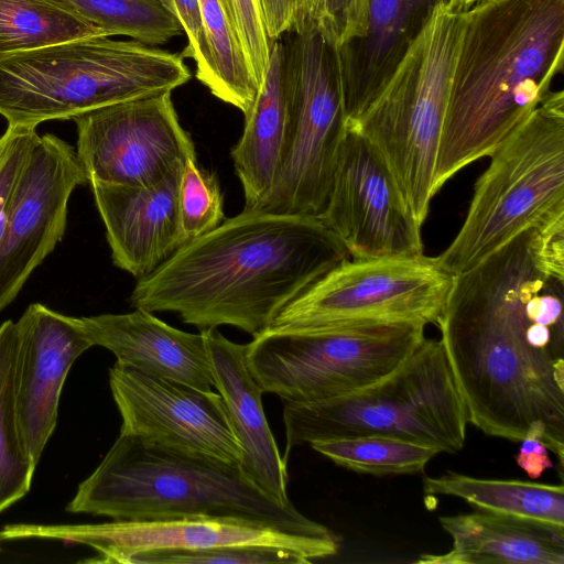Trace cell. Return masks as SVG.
Returning <instances> with one entry per match:
<instances>
[{
    "instance_id": "cell-1",
    "label": "cell",
    "mask_w": 564,
    "mask_h": 564,
    "mask_svg": "<svg viewBox=\"0 0 564 564\" xmlns=\"http://www.w3.org/2000/svg\"><path fill=\"white\" fill-rule=\"evenodd\" d=\"M564 231H522L453 276L436 325L468 423L564 459Z\"/></svg>"
},
{
    "instance_id": "cell-2",
    "label": "cell",
    "mask_w": 564,
    "mask_h": 564,
    "mask_svg": "<svg viewBox=\"0 0 564 564\" xmlns=\"http://www.w3.org/2000/svg\"><path fill=\"white\" fill-rule=\"evenodd\" d=\"M348 258L316 216L243 209L138 280L129 302L175 313L200 330L229 325L254 338Z\"/></svg>"
},
{
    "instance_id": "cell-3",
    "label": "cell",
    "mask_w": 564,
    "mask_h": 564,
    "mask_svg": "<svg viewBox=\"0 0 564 564\" xmlns=\"http://www.w3.org/2000/svg\"><path fill=\"white\" fill-rule=\"evenodd\" d=\"M462 14L433 195L488 158L543 101L564 64V0H482Z\"/></svg>"
},
{
    "instance_id": "cell-4",
    "label": "cell",
    "mask_w": 564,
    "mask_h": 564,
    "mask_svg": "<svg viewBox=\"0 0 564 564\" xmlns=\"http://www.w3.org/2000/svg\"><path fill=\"white\" fill-rule=\"evenodd\" d=\"M112 520L230 518L316 536L336 534L262 490L241 464L120 433L66 507Z\"/></svg>"
},
{
    "instance_id": "cell-5",
    "label": "cell",
    "mask_w": 564,
    "mask_h": 564,
    "mask_svg": "<svg viewBox=\"0 0 564 564\" xmlns=\"http://www.w3.org/2000/svg\"><path fill=\"white\" fill-rule=\"evenodd\" d=\"M181 54L94 35L0 59V115L36 129L50 120L172 93L191 78Z\"/></svg>"
},
{
    "instance_id": "cell-6",
    "label": "cell",
    "mask_w": 564,
    "mask_h": 564,
    "mask_svg": "<svg viewBox=\"0 0 564 564\" xmlns=\"http://www.w3.org/2000/svg\"><path fill=\"white\" fill-rule=\"evenodd\" d=\"M288 449L361 435L400 438L457 453L466 440L467 411L441 339L424 338L389 375L346 395L283 403Z\"/></svg>"
},
{
    "instance_id": "cell-7",
    "label": "cell",
    "mask_w": 564,
    "mask_h": 564,
    "mask_svg": "<svg viewBox=\"0 0 564 564\" xmlns=\"http://www.w3.org/2000/svg\"><path fill=\"white\" fill-rule=\"evenodd\" d=\"M488 158L460 229L435 257L453 275L522 231L564 216V91L551 90Z\"/></svg>"
},
{
    "instance_id": "cell-8",
    "label": "cell",
    "mask_w": 564,
    "mask_h": 564,
    "mask_svg": "<svg viewBox=\"0 0 564 564\" xmlns=\"http://www.w3.org/2000/svg\"><path fill=\"white\" fill-rule=\"evenodd\" d=\"M463 26L462 11L438 6L384 88L348 129L379 153L408 207L427 217L442 127Z\"/></svg>"
},
{
    "instance_id": "cell-9",
    "label": "cell",
    "mask_w": 564,
    "mask_h": 564,
    "mask_svg": "<svg viewBox=\"0 0 564 564\" xmlns=\"http://www.w3.org/2000/svg\"><path fill=\"white\" fill-rule=\"evenodd\" d=\"M416 322L311 332L267 330L246 358L263 393L313 403L360 390L393 371L425 338Z\"/></svg>"
},
{
    "instance_id": "cell-10",
    "label": "cell",
    "mask_w": 564,
    "mask_h": 564,
    "mask_svg": "<svg viewBox=\"0 0 564 564\" xmlns=\"http://www.w3.org/2000/svg\"><path fill=\"white\" fill-rule=\"evenodd\" d=\"M282 35L292 111V138L278 180L254 208L319 216L340 150L347 115L338 48L304 25Z\"/></svg>"
},
{
    "instance_id": "cell-11",
    "label": "cell",
    "mask_w": 564,
    "mask_h": 564,
    "mask_svg": "<svg viewBox=\"0 0 564 564\" xmlns=\"http://www.w3.org/2000/svg\"><path fill=\"white\" fill-rule=\"evenodd\" d=\"M453 276L435 257L424 253L348 258L288 304L268 330L403 322L436 325Z\"/></svg>"
},
{
    "instance_id": "cell-12",
    "label": "cell",
    "mask_w": 564,
    "mask_h": 564,
    "mask_svg": "<svg viewBox=\"0 0 564 564\" xmlns=\"http://www.w3.org/2000/svg\"><path fill=\"white\" fill-rule=\"evenodd\" d=\"M6 540L47 539L84 544L98 555L86 562L130 564L132 557L152 551L196 550L220 546H262L289 550L310 563L334 556L337 535L316 538L240 519L176 518L112 520L91 524H8Z\"/></svg>"
},
{
    "instance_id": "cell-13",
    "label": "cell",
    "mask_w": 564,
    "mask_h": 564,
    "mask_svg": "<svg viewBox=\"0 0 564 564\" xmlns=\"http://www.w3.org/2000/svg\"><path fill=\"white\" fill-rule=\"evenodd\" d=\"M171 94L106 106L73 119L76 154L88 184L149 187L196 156Z\"/></svg>"
},
{
    "instance_id": "cell-14",
    "label": "cell",
    "mask_w": 564,
    "mask_h": 564,
    "mask_svg": "<svg viewBox=\"0 0 564 564\" xmlns=\"http://www.w3.org/2000/svg\"><path fill=\"white\" fill-rule=\"evenodd\" d=\"M350 259L423 253L422 226L376 149L348 129L323 212L317 216Z\"/></svg>"
},
{
    "instance_id": "cell-15",
    "label": "cell",
    "mask_w": 564,
    "mask_h": 564,
    "mask_svg": "<svg viewBox=\"0 0 564 564\" xmlns=\"http://www.w3.org/2000/svg\"><path fill=\"white\" fill-rule=\"evenodd\" d=\"M84 184L75 148L55 134L40 135L17 181L0 238V312L62 241L70 195Z\"/></svg>"
},
{
    "instance_id": "cell-16",
    "label": "cell",
    "mask_w": 564,
    "mask_h": 564,
    "mask_svg": "<svg viewBox=\"0 0 564 564\" xmlns=\"http://www.w3.org/2000/svg\"><path fill=\"white\" fill-rule=\"evenodd\" d=\"M109 386L120 433L143 442L241 464L242 449L219 393L116 361Z\"/></svg>"
},
{
    "instance_id": "cell-17",
    "label": "cell",
    "mask_w": 564,
    "mask_h": 564,
    "mask_svg": "<svg viewBox=\"0 0 564 564\" xmlns=\"http://www.w3.org/2000/svg\"><path fill=\"white\" fill-rule=\"evenodd\" d=\"M15 325L18 419L24 445L37 465L56 426L67 373L94 345L80 317L64 315L41 303L29 305Z\"/></svg>"
},
{
    "instance_id": "cell-18",
    "label": "cell",
    "mask_w": 564,
    "mask_h": 564,
    "mask_svg": "<svg viewBox=\"0 0 564 564\" xmlns=\"http://www.w3.org/2000/svg\"><path fill=\"white\" fill-rule=\"evenodd\" d=\"M184 164L149 187L89 183L112 262L138 280L183 245L178 192Z\"/></svg>"
},
{
    "instance_id": "cell-19",
    "label": "cell",
    "mask_w": 564,
    "mask_h": 564,
    "mask_svg": "<svg viewBox=\"0 0 564 564\" xmlns=\"http://www.w3.org/2000/svg\"><path fill=\"white\" fill-rule=\"evenodd\" d=\"M214 388L220 394L230 426L242 449L241 467L269 496L283 506L289 474L267 421L262 390L247 362V345L234 343L217 328L205 329Z\"/></svg>"
},
{
    "instance_id": "cell-20",
    "label": "cell",
    "mask_w": 564,
    "mask_h": 564,
    "mask_svg": "<svg viewBox=\"0 0 564 564\" xmlns=\"http://www.w3.org/2000/svg\"><path fill=\"white\" fill-rule=\"evenodd\" d=\"M80 319L91 344L110 350L117 361L203 391L214 388L203 330H181L142 308Z\"/></svg>"
},
{
    "instance_id": "cell-21",
    "label": "cell",
    "mask_w": 564,
    "mask_h": 564,
    "mask_svg": "<svg viewBox=\"0 0 564 564\" xmlns=\"http://www.w3.org/2000/svg\"><path fill=\"white\" fill-rule=\"evenodd\" d=\"M449 0H369L367 31L338 48L347 127L378 97L400 61Z\"/></svg>"
},
{
    "instance_id": "cell-22",
    "label": "cell",
    "mask_w": 564,
    "mask_h": 564,
    "mask_svg": "<svg viewBox=\"0 0 564 564\" xmlns=\"http://www.w3.org/2000/svg\"><path fill=\"white\" fill-rule=\"evenodd\" d=\"M453 540L420 564H564V528L478 510L438 518Z\"/></svg>"
},
{
    "instance_id": "cell-23",
    "label": "cell",
    "mask_w": 564,
    "mask_h": 564,
    "mask_svg": "<svg viewBox=\"0 0 564 564\" xmlns=\"http://www.w3.org/2000/svg\"><path fill=\"white\" fill-rule=\"evenodd\" d=\"M245 119L231 159L243 189V209H252L273 187L291 144L292 111L282 37L272 43L267 73Z\"/></svg>"
},
{
    "instance_id": "cell-24",
    "label": "cell",
    "mask_w": 564,
    "mask_h": 564,
    "mask_svg": "<svg viewBox=\"0 0 564 564\" xmlns=\"http://www.w3.org/2000/svg\"><path fill=\"white\" fill-rule=\"evenodd\" d=\"M426 495L451 496L487 512L564 528V486L476 478L454 471L423 478Z\"/></svg>"
},
{
    "instance_id": "cell-25",
    "label": "cell",
    "mask_w": 564,
    "mask_h": 564,
    "mask_svg": "<svg viewBox=\"0 0 564 564\" xmlns=\"http://www.w3.org/2000/svg\"><path fill=\"white\" fill-rule=\"evenodd\" d=\"M94 35L105 34L68 0H0V59Z\"/></svg>"
},
{
    "instance_id": "cell-26",
    "label": "cell",
    "mask_w": 564,
    "mask_h": 564,
    "mask_svg": "<svg viewBox=\"0 0 564 564\" xmlns=\"http://www.w3.org/2000/svg\"><path fill=\"white\" fill-rule=\"evenodd\" d=\"M17 354V325L8 319L0 325V512L29 492L36 467L24 445L19 425Z\"/></svg>"
},
{
    "instance_id": "cell-27",
    "label": "cell",
    "mask_w": 564,
    "mask_h": 564,
    "mask_svg": "<svg viewBox=\"0 0 564 564\" xmlns=\"http://www.w3.org/2000/svg\"><path fill=\"white\" fill-rule=\"evenodd\" d=\"M310 446L338 466L376 476L423 471L438 454L425 445L378 435L324 440Z\"/></svg>"
},
{
    "instance_id": "cell-28",
    "label": "cell",
    "mask_w": 564,
    "mask_h": 564,
    "mask_svg": "<svg viewBox=\"0 0 564 564\" xmlns=\"http://www.w3.org/2000/svg\"><path fill=\"white\" fill-rule=\"evenodd\" d=\"M202 20L213 56L215 97L249 113L258 93L242 47L221 0H199Z\"/></svg>"
},
{
    "instance_id": "cell-29",
    "label": "cell",
    "mask_w": 564,
    "mask_h": 564,
    "mask_svg": "<svg viewBox=\"0 0 564 564\" xmlns=\"http://www.w3.org/2000/svg\"><path fill=\"white\" fill-rule=\"evenodd\" d=\"M106 36L127 35L156 45L183 33L177 19L160 0H68Z\"/></svg>"
},
{
    "instance_id": "cell-30",
    "label": "cell",
    "mask_w": 564,
    "mask_h": 564,
    "mask_svg": "<svg viewBox=\"0 0 564 564\" xmlns=\"http://www.w3.org/2000/svg\"><path fill=\"white\" fill-rule=\"evenodd\" d=\"M178 215L183 245L215 229L225 218L217 176L200 169L196 156L188 158L183 167Z\"/></svg>"
},
{
    "instance_id": "cell-31",
    "label": "cell",
    "mask_w": 564,
    "mask_h": 564,
    "mask_svg": "<svg viewBox=\"0 0 564 564\" xmlns=\"http://www.w3.org/2000/svg\"><path fill=\"white\" fill-rule=\"evenodd\" d=\"M368 6L369 0H303L292 30L311 26L339 48L366 34Z\"/></svg>"
},
{
    "instance_id": "cell-32",
    "label": "cell",
    "mask_w": 564,
    "mask_h": 564,
    "mask_svg": "<svg viewBox=\"0 0 564 564\" xmlns=\"http://www.w3.org/2000/svg\"><path fill=\"white\" fill-rule=\"evenodd\" d=\"M308 564L302 555L262 546H220L196 550H164L139 554L130 564Z\"/></svg>"
},
{
    "instance_id": "cell-33",
    "label": "cell",
    "mask_w": 564,
    "mask_h": 564,
    "mask_svg": "<svg viewBox=\"0 0 564 564\" xmlns=\"http://www.w3.org/2000/svg\"><path fill=\"white\" fill-rule=\"evenodd\" d=\"M259 88L269 65L273 41L267 32L260 0H221Z\"/></svg>"
},
{
    "instance_id": "cell-34",
    "label": "cell",
    "mask_w": 564,
    "mask_h": 564,
    "mask_svg": "<svg viewBox=\"0 0 564 564\" xmlns=\"http://www.w3.org/2000/svg\"><path fill=\"white\" fill-rule=\"evenodd\" d=\"M177 19L187 44L181 54L195 62L196 78L215 95L217 76L205 28L202 20L199 0H160Z\"/></svg>"
},
{
    "instance_id": "cell-35",
    "label": "cell",
    "mask_w": 564,
    "mask_h": 564,
    "mask_svg": "<svg viewBox=\"0 0 564 564\" xmlns=\"http://www.w3.org/2000/svg\"><path fill=\"white\" fill-rule=\"evenodd\" d=\"M39 138L36 129L11 126L0 137V238L17 181Z\"/></svg>"
},
{
    "instance_id": "cell-36",
    "label": "cell",
    "mask_w": 564,
    "mask_h": 564,
    "mask_svg": "<svg viewBox=\"0 0 564 564\" xmlns=\"http://www.w3.org/2000/svg\"><path fill=\"white\" fill-rule=\"evenodd\" d=\"M302 2L303 0H260L267 32L272 41L293 29Z\"/></svg>"
},
{
    "instance_id": "cell-37",
    "label": "cell",
    "mask_w": 564,
    "mask_h": 564,
    "mask_svg": "<svg viewBox=\"0 0 564 564\" xmlns=\"http://www.w3.org/2000/svg\"><path fill=\"white\" fill-rule=\"evenodd\" d=\"M518 466L532 478H539L546 469L553 467L549 448L536 437H527L516 455Z\"/></svg>"
},
{
    "instance_id": "cell-38",
    "label": "cell",
    "mask_w": 564,
    "mask_h": 564,
    "mask_svg": "<svg viewBox=\"0 0 564 564\" xmlns=\"http://www.w3.org/2000/svg\"><path fill=\"white\" fill-rule=\"evenodd\" d=\"M479 1L482 0H449L448 3L453 9L464 11Z\"/></svg>"
},
{
    "instance_id": "cell-39",
    "label": "cell",
    "mask_w": 564,
    "mask_h": 564,
    "mask_svg": "<svg viewBox=\"0 0 564 564\" xmlns=\"http://www.w3.org/2000/svg\"><path fill=\"white\" fill-rule=\"evenodd\" d=\"M6 541L2 531H0V551H1V544Z\"/></svg>"
}]
</instances>
